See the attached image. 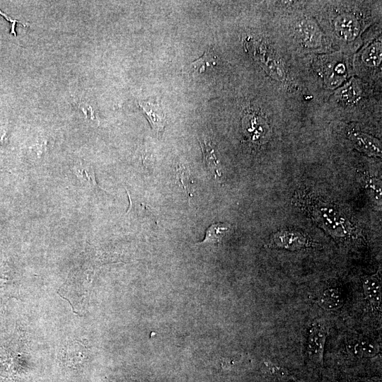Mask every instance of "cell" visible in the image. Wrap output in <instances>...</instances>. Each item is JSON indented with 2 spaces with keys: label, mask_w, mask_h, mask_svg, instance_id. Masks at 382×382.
<instances>
[{
  "label": "cell",
  "mask_w": 382,
  "mask_h": 382,
  "mask_svg": "<svg viewBox=\"0 0 382 382\" xmlns=\"http://www.w3.org/2000/svg\"><path fill=\"white\" fill-rule=\"evenodd\" d=\"M318 245L305 232L295 228L277 231L270 238L268 246L296 251Z\"/></svg>",
  "instance_id": "7a4b0ae2"
},
{
  "label": "cell",
  "mask_w": 382,
  "mask_h": 382,
  "mask_svg": "<svg viewBox=\"0 0 382 382\" xmlns=\"http://www.w3.org/2000/svg\"><path fill=\"white\" fill-rule=\"evenodd\" d=\"M335 71L339 74H344L345 71V67L344 64H338L335 67Z\"/></svg>",
  "instance_id": "d6986e66"
},
{
  "label": "cell",
  "mask_w": 382,
  "mask_h": 382,
  "mask_svg": "<svg viewBox=\"0 0 382 382\" xmlns=\"http://www.w3.org/2000/svg\"><path fill=\"white\" fill-rule=\"evenodd\" d=\"M299 35L307 46L316 47L321 42V34L318 26L309 20L303 21L299 25Z\"/></svg>",
  "instance_id": "8fae6325"
},
{
  "label": "cell",
  "mask_w": 382,
  "mask_h": 382,
  "mask_svg": "<svg viewBox=\"0 0 382 382\" xmlns=\"http://www.w3.org/2000/svg\"><path fill=\"white\" fill-rule=\"evenodd\" d=\"M295 204L328 234L341 242H349L361 237L358 225L337 203L304 190L296 193Z\"/></svg>",
  "instance_id": "6da1fadb"
},
{
  "label": "cell",
  "mask_w": 382,
  "mask_h": 382,
  "mask_svg": "<svg viewBox=\"0 0 382 382\" xmlns=\"http://www.w3.org/2000/svg\"><path fill=\"white\" fill-rule=\"evenodd\" d=\"M359 94L357 85L350 83L340 91V97L344 101L352 102L358 98Z\"/></svg>",
  "instance_id": "e0dca14e"
},
{
  "label": "cell",
  "mask_w": 382,
  "mask_h": 382,
  "mask_svg": "<svg viewBox=\"0 0 382 382\" xmlns=\"http://www.w3.org/2000/svg\"><path fill=\"white\" fill-rule=\"evenodd\" d=\"M344 291L337 286H331L323 290L317 299L318 305L326 311H337L345 303Z\"/></svg>",
  "instance_id": "8992f818"
},
{
  "label": "cell",
  "mask_w": 382,
  "mask_h": 382,
  "mask_svg": "<svg viewBox=\"0 0 382 382\" xmlns=\"http://www.w3.org/2000/svg\"><path fill=\"white\" fill-rule=\"evenodd\" d=\"M361 285L365 299L378 311L381 310V266L373 274L361 277Z\"/></svg>",
  "instance_id": "277c9868"
},
{
  "label": "cell",
  "mask_w": 382,
  "mask_h": 382,
  "mask_svg": "<svg viewBox=\"0 0 382 382\" xmlns=\"http://www.w3.org/2000/svg\"><path fill=\"white\" fill-rule=\"evenodd\" d=\"M267 366L270 371V374L273 376L277 377H284L288 375L285 369L281 367H278L277 366H275L272 363L269 364H267Z\"/></svg>",
  "instance_id": "ac0fdd59"
},
{
  "label": "cell",
  "mask_w": 382,
  "mask_h": 382,
  "mask_svg": "<svg viewBox=\"0 0 382 382\" xmlns=\"http://www.w3.org/2000/svg\"><path fill=\"white\" fill-rule=\"evenodd\" d=\"M364 64L370 66H376L382 59V47L381 42H376L369 45L361 55Z\"/></svg>",
  "instance_id": "9a60e30c"
},
{
  "label": "cell",
  "mask_w": 382,
  "mask_h": 382,
  "mask_svg": "<svg viewBox=\"0 0 382 382\" xmlns=\"http://www.w3.org/2000/svg\"><path fill=\"white\" fill-rule=\"evenodd\" d=\"M349 138L354 146L361 151L369 156H381V143L378 139L360 132H351Z\"/></svg>",
  "instance_id": "5b68a950"
},
{
  "label": "cell",
  "mask_w": 382,
  "mask_h": 382,
  "mask_svg": "<svg viewBox=\"0 0 382 382\" xmlns=\"http://www.w3.org/2000/svg\"><path fill=\"white\" fill-rule=\"evenodd\" d=\"M335 29L337 35L345 40H354L359 32V23L352 15L342 14L335 21Z\"/></svg>",
  "instance_id": "52a82bcc"
},
{
  "label": "cell",
  "mask_w": 382,
  "mask_h": 382,
  "mask_svg": "<svg viewBox=\"0 0 382 382\" xmlns=\"http://www.w3.org/2000/svg\"><path fill=\"white\" fill-rule=\"evenodd\" d=\"M216 57L211 49H207L204 54L192 62L194 71L197 73H202L209 66H214L216 64Z\"/></svg>",
  "instance_id": "2e32d148"
},
{
  "label": "cell",
  "mask_w": 382,
  "mask_h": 382,
  "mask_svg": "<svg viewBox=\"0 0 382 382\" xmlns=\"http://www.w3.org/2000/svg\"><path fill=\"white\" fill-rule=\"evenodd\" d=\"M176 178L190 202L195 192L190 169L184 165L178 164L176 167Z\"/></svg>",
  "instance_id": "4fadbf2b"
},
{
  "label": "cell",
  "mask_w": 382,
  "mask_h": 382,
  "mask_svg": "<svg viewBox=\"0 0 382 382\" xmlns=\"http://www.w3.org/2000/svg\"><path fill=\"white\" fill-rule=\"evenodd\" d=\"M351 353L357 357L371 358L380 350L378 342L368 337H361L349 343Z\"/></svg>",
  "instance_id": "30bf717a"
},
{
  "label": "cell",
  "mask_w": 382,
  "mask_h": 382,
  "mask_svg": "<svg viewBox=\"0 0 382 382\" xmlns=\"http://www.w3.org/2000/svg\"><path fill=\"white\" fill-rule=\"evenodd\" d=\"M328 328L323 322H316L308 333L306 352L308 359L316 365L323 367V355Z\"/></svg>",
  "instance_id": "3957f363"
},
{
  "label": "cell",
  "mask_w": 382,
  "mask_h": 382,
  "mask_svg": "<svg viewBox=\"0 0 382 382\" xmlns=\"http://www.w3.org/2000/svg\"><path fill=\"white\" fill-rule=\"evenodd\" d=\"M74 174L82 185L88 188H98L93 170L86 166H75Z\"/></svg>",
  "instance_id": "5bb4252c"
},
{
  "label": "cell",
  "mask_w": 382,
  "mask_h": 382,
  "mask_svg": "<svg viewBox=\"0 0 382 382\" xmlns=\"http://www.w3.org/2000/svg\"><path fill=\"white\" fill-rule=\"evenodd\" d=\"M349 382H369V381L362 380V379H355Z\"/></svg>",
  "instance_id": "ffe728a7"
},
{
  "label": "cell",
  "mask_w": 382,
  "mask_h": 382,
  "mask_svg": "<svg viewBox=\"0 0 382 382\" xmlns=\"http://www.w3.org/2000/svg\"><path fill=\"white\" fill-rule=\"evenodd\" d=\"M139 106L150 123L152 129L157 133L163 132L166 121L163 110L155 103L142 101Z\"/></svg>",
  "instance_id": "ba28073f"
},
{
  "label": "cell",
  "mask_w": 382,
  "mask_h": 382,
  "mask_svg": "<svg viewBox=\"0 0 382 382\" xmlns=\"http://www.w3.org/2000/svg\"><path fill=\"white\" fill-rule=\"evenodd\" d=\"M230 230V226L222 222H216L206 230L204 238L196 244H216L221 241L223 236Z\"/></svg>",
  "instance_id": "7c38bea8"
},
{
  "label": "cell",
  "mask_w": 382,
  "mask_h": 382,
  "mask_svg": "<svg viewBox=\"0 0 382 382\" xmlns=\"http://www.w3.org/2000/svg\"><path fill=\"white\" fill-rule=\"evenodd\" d=\"M200 146L203 154V161L209 171L216 180H220L222 173L221 167L215 154L214 146L210 139L204 138L200 141Z\"/></svg>",
  "instance_id": "9c48e42d"
}]
</instances>
